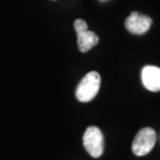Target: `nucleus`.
Returning a JSON list of instances; mask_svg holds the SVG:
<instances>
[{"label": "nucleus", "mask_w": 160, "mask_h": 160, "mask_svg": "<svg viewBox=\"0 0 160 160\" xmlns=\"http://www.w3.org/2000/svg\"><path fill=\"white\" fill-rule=\"evenodd\" d=\"M152 25V20L148 16L142 15L141 12H133L130 16L126 19L125 27L129 32L132 34L142 35L150 29Z\"/></svg>", "instance_id": "5"}, {"label": "nucleus", "mask_w": 160, "mask_h": 160, "mask_svg": "<svg viewBox=\"0 0 160 160\" xmlns=\"http://www.w3.org/2000/svg\"><path fill=\"white\" fill-rule=\"evenodd\" d=\"M156 132L153 128L141 129L132 142V152L137 156H145L152 151L156 144Z\"/></svg>", "instance_id": "3"}, {"label": "nucleus", "mask_w": 160, "mask_h": 160, "mask_svg": "<svg viewBox=\"0 0 160 160\" xmlns=\"http://www.w3.org/2000/svg\"><path fill=\"white\" fill-rule=\"evenodd\" d=\"M74 29L78 35V46L82 53H86L95 47L99 42L98 36L93 31L88 30L86 21L82 19H78L74 22Z\"/></svg>", "instance_id": "4"}, {"label": "nucleus", "mask_w": 160, "mask_h": 160, "mask_svg": "<svg viewBox=\"0 0 160 160\" xmlns=\"http://www.w3.org/2000/svg\"><path fill=\"white\" fill-rule=\"evenodd\" d=\"M83 144L86 151L93 158L102 155L104 148V139L101 130L96 126H90L86 129L83 138Z\"/></svg>", "instance_id": "2"}, {"label": "nucleus", "mask_w": 160, "mask_h": 160, "mask_svg": "<svg viewBox=\"0 0 160 160\" xmlns=\"http://www.w3.org/2000/svg\"><path fill=\"white\" fill-rule=\"evenodd\" d=\"M142 82L145 88L152 92L160 91V68L156 66H145L142 70Z\"/></svg>", "instance_id": "6"}, {"label": "nucleus", "mask_w": 160, "mask_h": 160, "mask_svg": "<svg viewBox=\"0 0 160 160\" xmlns=\"http://www.w3.org/2000/svg\"><path fill=\"white\" fill-rule=\"evenodd\" d=\"M101 78L96 71H90L80 82L76 96L81 102H89L96 96L100 88Z\"/></svg>", "instance_id": "1"}]
</instances>
